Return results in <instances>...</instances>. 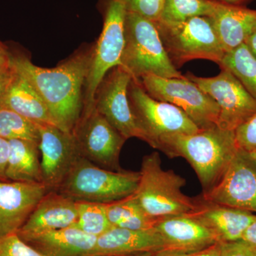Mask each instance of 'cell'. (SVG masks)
Here are the masks:
<instances>
[{
    "mask_svg": "<svg viewBox=\"0 0 256 256\" xmlns=\"http://www.w3.org/2000/svg\"><path fill=\"white\" fill-rule=\"evenodd\" d=\"M92 50L94 46L78 50L54 68H42L25 56L12 54L13 72L26 79L41 96L57 127L70 134L82 117Z\"/></svg>",
    "mask_w": 256,
    "mask_h": 256,
    "instance_id": "1",
    "label": "cell"
},
{
    "mask_svg": "<svg viewBox=\"0 0 256 256\" xmlns=\"http://www.w3.org/2000/svg\"><path fill=\"white\" fill-rule=\"evenodd\" d=\"M235 131L214 127L192 134H174L160 140L158 150L170 158H182L194 170L208 193L220 182L238 150Z\"/></svg>",
    "mask_w": 256,
    "mask_h": 256,
    "instance_id": "2",
    "label": "cell"
},
{
    "mask_svg": "<svg viewBox=\"0 0 256 256\" xmlns=\"http://www.w3.org/2000/svg\"><path fill=\"white\" fill-rule=\"evenodd\" d=\"M186 184L173 170L163 169L159 152H154L143 158L134 195L144 212L156 220L192 213L198 210L200 200L183 193Z\"/></svg>",
    "mask_w": 256,
    "mask_h": 256,
    "instance_id": "3",
    "label": "cell"
},
{
    "mask_svg": "<svg viewBox=\"0 0 256 256\" xmlns=\"http://www.w3.org/2000/svg\"><path fill=\"white\" fill-rule=\"evenodd\" d=\"M132 79L146 75L166 78H184L173 65L160 38L154 22L127 11L124 46L120 64Z\"/></svg>",
    "mask_w": 256,
    "mask_h": 256,
    "instance_id": "4",
    "label": "cell"
},
{
    "mask_svg": "<svg viewBox=\"0 0 256 256\" xmlns=\"http://www.w3.org/2000/svg\"><path fill=\"white\" fill-rule=\"evenodd\" d=\"M140 172L104 169L82 156L56 192L76 202L109 204L132 195Z\"/></svg>",
    "mask_w": 256,
    "mask_h": 256,
    "instance_id": "5",
    "label": "cell"
},
{
    "mask_svg": "<svg viewBox=\"0 0 256 256\" xmlns=\"http://www.w3.org/2000/svg\"><path fill=\"white\" fill-rule=\"evenodd\" d=\"M165 50L176 68L192 60L220 64L226 54L212 20L196 16L180 22H154Z\"/></svg>",
    "mask_w": 256,
    "mask_h": 256,
    "instance_id": "6",
    "label": "cell"
},
{
    "mask_svg": "<svg viewBox=\"0 0 256 256\" xmlns=\"http://www.w3.org/2000/svg\"><path fill=\"white\" fill-rule=\"evenodd\" d=\"M127 0H109L104 28L92 50L84 94L82 114L94 108L96 90L107 74L120 64L124 46Z\"/></svg>",
    "mask_w": 256,
    "mask_h": 256,
    "instance_id": "7",
    "label": "cell"
},
{
    "mask_svg": "<svg viewBox=\"0 0 256 256\" xmlns=\"http://www.w3.org/2000/svg\"><path fill=\"white\" fill-rule=\"evenodd\" d=\"M133 114L146 138V142L158 149L162 138L174 134H192L200 130L190 118L172 104L153 98L140 80L132 79L128 90Z\"/></svg>",
    "mask_w": 256,
    "mask_h": 256,
    "instance_id": "8",
    "label": "cell"
},
{
    "mask_svg": "<svg viewBox=\"0 0 256 256\" xmlns=\"http://www.w3.org/2000/svg\"><path fill=\"white\" fill-rule=\"evenodd\" d=\"M140 82L153 98L181 109L198 129L217 126L220 112L218 104L186 77L166 78L146 75L140 78Z\"/></svg>",
    "mask_w": 256,
    "mask_h": 256,
    "instance_id": "9",
    "label": "cell"
},
{
    "mask_svg": "<svg viewBox=\"0 0 256 256\" xmlns=\"http://www.w3.org/2000/svg\"><path fill=\"white\" fill-rule=\"evenodd\" d=\"M82 158L109 170L120 171V156L126 139L96 108L82 114L72 132Z\"/></svg>",
    "mask_w": 256,
    "mask_h": 256,
    "instance_id": "10",
    "label": "cell"
},
{
    "mask_svg": "<svg viewBox=\"0 0 256 256\" xmlns=\"http://www.w3.org/2000/svg\"><path fill=\"white\" fill-rule=\"evenodd\" d=\"M210 96L218 104L217 126L235 131L256 112V100L238 79L227 69L220 68L218 75L204 78L188 72L184 76Z\"/></svg>",
    "mask_w": 256,
    "mask_h": 256,
    "instance_id": "11",
    "label": "cell"
},
{
    "mask_svg": "<svg viewBox=\"0 0 256 256\" xmlns=\"http://www.w3.org/2000/svg\"><path fill=\"white\" fill-rule=\"evenodd\" d=\"M132 78L120 66L111 69L96 90L94 107L126 140L136 138L146 142L128 99Z\"/></svg>",
    "mask_w": 256,
    "mask_h": 256,
    "instance_id": "12",
    "label": "cell"
},
{
    "mask_svg": "<svg viewBox=\"0 0 256 256\" xmlns=\"http://www.w3.org/2000/svg\"><path fill=\"white\" fill-rule=\"evenodd\" d=\"M202 200L256 213V162L238 149L220 182Z\"/></svg>",
    "mask_w": 256,
    "mask_h": 256,
    "instance_id": "13",
    "label": "cell"
},
{
    "mask_svg": "<svg viewBox=\"0 0 256 256\" xmlns=\"http://www.w3.org/2000/svg\"><path fill=\"white\" fill-rule=\"evenodd\" d=\"M38 126L44 184L57 191L80 154L73 134L52 124Z\"/></svg>",
    "mask_w": 256,
    "mask_h": 256,
    "instance_id": "14",
    "label": "cell"
},
{
    "mask_svg": "<svg viewBox=\"0 0 256 256\" xmlns=\"http://www.w3.org/2000/svg\"><path fill=\"white\" fill-rule=\"evenodd\" d=\"M50 191L44 184L0 181V238L18 234Z\"/></svg>",
    "mask_w": 256,
    "mask_h": 256,
    "instance_id": "15",
    "label": "cell"
},
{
    "mask_svg": "<svg viewBox=\"0 0 256 256\" xmlns=\"http://www.w3.org/2000/svg\"><path fill=\"white\" fill-rule=\"evenodd\" d=\"M154 228L168 250H198L220 242L216 234L194 212L160 220Z\"/></svg>",
    "mask_w": 256,
    "mask_h": 256,
    "instance_id": "16",
    "label": "cell"
},
{
    "mask_svg": "<svg viewBox=\"0 0 256 256\" xmlns=\"http://www.w3.org/2000/svg\"><path fill=\"white\" fill-rule=\"evenodd\" d=\"M77 220L76 202L52 190L40 200L16 234L22 237L65 228L75 226Z\"/></svg>",
    "mask_w": 256,
    "mask_h": 256,
    "instance_id": "17",
    "label": "cell"
},
{
    "mask_svg": "<svg viewBox=\"0 0 256 256\" xmlns=\"http://www.w3.org/2000/svg\"><path fill=\"white\" fill-rule=\"evenodd\" d=\"M164 249V244L156 228L146 230L112 226L98 237L89 256H127L156 252Z\"/></svg>",
    "mask_w": 256,
    "mask_h": 256,
    "instance_id": "18",
    "label": "cell"
},
{
    "mask_svg": "<svg viewBox=\"0 0 256 256\" xmlns=\"http://www.w3.org/2000/svg\"><path fill=\"white\" fill-rule=\"evenodd\" d=\"M20 238L44 256H89L98 237L73 226Z\"/></svg>",
    "mask_w": 256,
    "mask_h": 256,
    "instance_id": "19",
    "label": "cell"
},
{
    "mask_svg": "<svg viewBox=\"0 0 256 256\" xmlns=\"http://www.w3.org/2000/svg\"><path fill=\"white\" fill-rule=\"evenodd\" d=\"M226 53L245 44L256 32V10L218 4L210 16Z\"/></svg>",
    "mask_w": 256,
    "mask_h": 256,
    "instance_id": "20",
    "label": "cell"
},
{
    "mask_svg": "<svg viewBox=\"0 0 256 256\" xmlns=\"http://www.w3.org/2000/svg\"><path fill=\"white\" fill-rule=\"evenodd\" d=\"M200 200V206L194 212L207 226L216 234L222 242L242 240V236L256 215L248 210Z\"/></svg>",
    "mask_w": 256,
    "mask_h": 256,
    "instance_id": "21",
    "label": "cell"
},
{
    "mask_svg": "<svg viewBox=\"0 0 256 256\" xmlns=\"http://www.w3.org/2000/svg\"><path fill=\"white\" fill-rule=\"evenodd\" d=\"M0 106L34 124L56 126L41 96L26 79L14 72Z\"/></svg>",
    "mask_w": 256,
    "mask_h": 256,
    "instance_id": "22",
    "label": "cell"
},
{
    "mask_svg": "<svg viewBox=\"0 0 256 256\" xmlns=\"http://www.w3.org/2000/svg\"><path fill=\"white\" fill-rule=\"evenodd\" d=\"M8 141L10 154L6 170L8 181L44 184L38 143L26 140Z\"/></svg>",
    "mask_w": 256,
    "mask_h": 256,
    "instance_id": "23",
    "label": "cell"
},
{
    "mask_svg": "<svg viewBox=\"0 0 256 256\" xmlns=\"http://www.w3.org/2000/svg\"><path fill=\"white\" fill-rule=\"evenodd\" d=\"M106 207L108 218L112 226L146 230L154 228L159 220L144 212L134 194L118 201L106 204Z\"/></svg>",
    "mask_w": 256,
    "mask_h": 256,
    "instance_id": "24",
    "label": "cell"
},
{
    "mask_svg": "<svg viewBox=\"0 0 256 256\" xmlns=\"http://www.w3.org/2000/svg\"><path fill=\"white\" fill-rule=\"evenodd\" d=\"M218 66L232 72L256 100V58L246 44L226 52Z\"/></svg>",
    "mask_w": 256,
    "mask_h": 256,
    "instance_id": "25",
    "label": "cell"
},
{
    "mask_svg": "<svg viewBox=\"0 0 256 256\" xmlns=\"http://www.w3.org/2000/svg\"><path fill=\"white\" fill-rule=\"evenodd\" d=\"M218 4L210 0H165L160 20L180 22L196 16H212Z\"/></svg>",
    "mask_w": 256,
    "mask_h": 256,
    "instance_id": "26",
    "label": "cell"
},
{
    "mask_svg": "<svg viewBox=\"0 0 256 256\" xmlns=\"http://www.w3.org/2000/svg\"><path fill=\"white\" fill-rule=\"evenodd\" d=\"M0 138L6 140H26L40 144L38 124L24 118L11 109L0 106Z\"/></svg>",
    "mask_w": 256,
    "mask_h": 256,
    "instance_id": "27",
    "label": "cell"
},
{
    "mask_svg": "<svg viewBox=\"0 0 256 256\" xmlns=\"http://www.w3.org/2000/svg\"><path fill=\"white\" fill-rule=\"evenodd\" d=\"M78 220L75 226L89 235L99 237L112 227L106 213V204L76 202Z\"/></svg>",
    "mask_w": 256,
    "mask_h": 256,
    "instance_id": "28",
    "label": "cell"
},
{
    "mask_svg": "<svg viewBox=\"0 0 256 256\" xmlns=\"http://www.w3.org/2000/svg\"><path fill=\"white\" fill-rule=\"evenodd\" d=\"M0 256H44L24 242L18 234L0 238Z\"/></svg>",
    "mask_w": 256,
    "mask_h": 256,
    "instance_id": "29",
    "label": "cell"
},
{
    "mask_svg": "<svg viewBox=\"0 0 256 256\" xmlns=\"http://www.w3.org/2000/svg\"><path fill=\"white\" fill-rule=\"evenodd\" d=\"M165 0H127V11L156 22L161 18Z\"/></svg>",
    "mask_w": 256,
    "mask_h": 256,
    "instance_id": "30",
    "label": "cell"
},
{
    "mask_svg": "<svg viewBox=\"0 0 256 256\" xmlns=\"http://www.w3.org/2000/svg\"><path fill=\"white\" fill-rule=\"evenodd\" d=\"M239 149L252 152L256 151V112L235 130Z\"/></svg>",
    "mask_w": 256,
    "mask_h": 256,
    "instance_id": "31",
    "label": "cell"
},
{
    "mask_svg": "<svg viewBox=\"0 0 256 256\" xmlns=\"http://www.w3.org/2000/svg\"><path fill=\"white\" fill-rule=\"evenodd\" d=\"M220 256H256V247L242 240L222 242Z\"/></svg>",
    "mask_w": 256,
    "mask_h": 256,
    "instance_id": "32",
    "label": "cell"
},
{
    "mask_svg": "<svg viewBox=\"0 0 256 256\" xmlns=\"http://www.w3.org/2000/svg\"><path fill=\"white\" fill-rule=\"evenodd\" d=\"M222 242H217L206 248L198 250H176L163 249L154 252V256H220Z\"/></svg>",
    "mask_w": 256,
    "mask_h": 256,
    "instance_id": "33",
    "label": "cell"
},
{
    "mask_svg": "<svg viewBox=\"0 0 256 256\" xmlns=\"http://www.w3.org/2000/svg\"><path fill=\"white\" fill-rule=\"evenodd\" d=\"M9 154V141L0 138V181H8L6 176V170Z\"/></svg>",
    "mask_w": 256,
    "mask_h": 256,
    "instance_id": "34",
    "label": "cell"
},
{
    "mask_svg": "<svg viewBox=\"0 0 256 256\" xmlns=\"http://www.w3.org/2000/svg\"><path fill=\"white\" fill-rule=\"evenodd\" d=\"M13 72L12 54L4 44L0 41V74L11 75Z\"/></svg>",
    "mask_w": 256,
    "mask_h": 256,
    "instance_id": "35",
    "label": "cell"
},
{
    "mask_svg": "<svg viewBox=\"0 0 256 256\" xmlns=\"http://www.w3.org/2000/svg\"><path fill=\"white\" fill-rule=\"evenodd\" d=\"M242 240L256 247V218L246 230Z\"/></svg>",
    "mask_w": 256,
    "mask_h": 256,
    "instance_id": "36",
    "label": "cell"
},
{
    "mask_svg": "<svg viewBox=\"0 0 256 256\" xmlns=\"http://www.w3.org/2000/svg\"><path fill=\"white\" fill-rule=\"evenodd\" d=\"M12 75L13 74H11V75L0 74V104H1L2 100L3 97H4L5 92L8 90V88L9 86Z\"/></svg>",
    "mask_w": 256,
    "mask_h": 256,
    "instance_id": "37",
    "label": "cell"
},
{
    "mask_svg": "<svg viewBox=\"0 0 256 256\" xmlns=\"http://www.w3.org/2000/svg\"><path fill=\"white\" fill-rule=\"evenodd\" d=\"M217 4L227 5V6H246L248 4L254 0H210Z\"/></svg>",
    "mask_w": 256,
    "mask_h": 256,
    "instance_id": "38",
    "label": "cell"
},
{
    "mask_svg": "<svg viewBox=\"0 0 256 256\" xmlns=\"http://www.w3.org/2000/svg\"><path fill=\"white\" fill-rule=\"evenodd\" d=\"M245 44L256 58V32L252 36L248 38Z\"/></svg>",
    "mask_w": 256,
    "mask_h": 256,
    "instance_id": "39",
    "label": "cell"
},
{
    "mask_svg": "<svg viewBox=\"0 0 256 256\" xmlns=\"http://www.w3.org/2000/svg\"><path fill=\"white\" fill-rule=\"evenodd\" d=\"M154 252H144V254H136V255L127 256H154Z\"/></svg>",
    "mask_w": 256,
    "mask_h": 256,
    "instance_id": "40",
    "label": "cell"
},
{
    "mask_svg": "<svg viewBox=\"0 0 256 256\" xmlns=\"http://www.w3.org/2000/svg\"><path fill=\"white\" fill-rule=\"evenodd\" d=\"M249 154H250V156L254 158V160L256 162V151L252 152H249Z\"/></svg>",
    "mask_w": 256,
    "mask_h": 256,
    "instance_id": "41",
    "label": "cell"
}]
</instances>
